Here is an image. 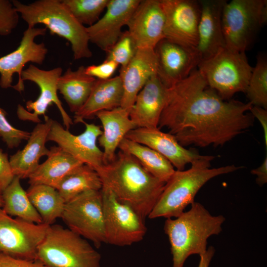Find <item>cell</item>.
I'll use <instances>...</instances> for the list:
<instances>
[{
	"label": "cell",
	"mask_w": 267,
	"mask_h": 267,
	"mask_svg": "<svg viewBox=\"0 0 267 267\" xmlns=\"http://www.w3.org/2000/svg\"><path fill=\"white\" fill-rule=\"evenodd\" d=\"M138 46L128 30L123 32L121 36L107 52L105 59L112 60L121 67H125L136 54Z\"/></svg>",
	"instance_id": "836d02e7"
},
{
	"label": "cell",
	"mask_w": 267,
	"mask_h": 267,
	"mask_svg": "<svg viewBox=\"0 0 267 267\" xmlns=\"http://www.w3.org/2000/svg\"><path fill=\"white\" fill-rule=\"evenodd\" d=\"M102 187L143 219L148 217L165 182L147 172L132 155L119 150L114 160L96 171Z\"/></svg>",
	"instance_id": "7a4b0ae2"
},
{
	"label": "cell",
	"mask_w": 267,
	"mask_h": 267,
	"mask_svg": "<svg viewBox=\"0 0 267 267\" xmlns=\"http://www.w3.org/2000/svg\"><path fill=\"white\" fill-rule=\"evenodd\" d=\"M102 183L97 172L83 164L66 176L56 189L65 203L89 190H100Z\"/></svg>",
	"instance_id": "4dcf8cb0"
},
{
	"label": "cell",
	"mask_w": 267,
	"mask_h": 267,
	"mask_svg": "<svg viewBox=\"0 0 267 267\" xmlns=\"http://www.w3.org/2000/svg\"><path fill=\"white\" fill-rule=\"evenodd\" d=\"M62 73L61 67L44 70L33 64L23 70L21 73L22 80L35 83L39 87L40 93L36 100L26 102V109L18 105L16 113L20 120L40 123L39 117L43 115L44 118L46 117L47 107L54 103L60 113L65 129L69 130L73 122L64 110L57 95V81Z\"/></svg>",
	"instance_id": "8fae6325"
},
{
	"label": "cell",
	"mask_w": 267,
	"mask_h": 267,
	"mask_svg": "<svg viewBox=\"0 0 267 267\" xmlns=\"http://www.w3.org/2000/svg\"><path fill=\"white\" fill-rule=\"evenodd\" d=\"M165 16L164 38L195 50L201 8L199 0H160Z\"/></svg>",
	"instance_id": "5bb4252c"
},
{
	"label": "cell",
	"mask_w": 267,
	"mask_h": 267,
	"mask_svg": "<svg viewBox=\"0 0 267 267\" xmlns=\"http://www.w3.org/2000/svg\"><path fill=\"white\" fill-rule=\"evenodd\" d=\"M125 137L156 151L178 171L184 170L186 165L204 156L194 149H186L174 135L158 128H136L130 131Z\"/></svg>",
	"instance_id": "d6986e66"
},
{
	"label": "cell",
	"mask_w": 267,
	"mask_h": 267,
	"mask_svg": "<svg viewBox=\"0 0 267 267\" xmlns=\"http://www.w3.org/2000/svg\"><path fill=\"white\" fill-rule=\"evenodd\" d=\"M47 157L29 177L30 185L44 184L56 189L66 176L84 164L59 146L51 147Z\"/></svg>",
	"instance_id": "484cf974"
},
{
	"label": "cell",
	"mask_w": 267,
	"mask_h": 267,
	"mask_svg": "<svg viewBox=\"0 0 267 267\" xmlns=\"http://www.w3.org/2000/svg\"><path fill=\"white\" fill-rule=\"evenodd\" d=\"M141 0H109L103 16L87 27L89 42L106 53L117 42Z\"/></svg>",
	"instance_id": "e0dca14e"
},
{
	"label": "cell",
	"mask_w": 267,
	"mask_h": 267,
	"mask_svg": "<svg viewBox=\"0 0 267 267\" xmlns=\"http://www.w3.org/2000/svg\"><path fill=\"white\" fill-rule=\"evenodd\" d=\"M123 95V85L119 75L105 80L96 79L88 99L75 113L74 122L82 123L93 118L100 111L121 107Z\"/></svg>",
	"instance_id": "d4e9b609"
},
{
	"label": "cell",
	"mask_w": 267,
	"mask_h": 267,
	"mask_svg": "<svg viewBox=\"0 0 267 267\" xmlns=\"http://www.w3.org/2000/svg\"><path fill=\"white\" fill-rule=\"evenodd\" d=\"M26 192L43 223L51 225L61 218L65 202L56 189L44 184L30 185Z\"/></svg>",
	"instance_id": "f1b7e54d"
},
{
	"label": "cell",
	"mask_w": 267,
	"mask_h": 267,
	"mask_svg": "<svg viewBox=\"0 0 267 267\" xmlns=\"http://www.w3.org/2000/svg\"><path fill=\"white\" fill-rule=\"evenodd\" d=\"M20 179L15 176L1 193V209L11 217L35 223H43L41 216L30 201L26 191L21 186Z\"/></svg>",
	"instance_id": "f546056e"
},
{
	"label": "cell",
	"mask_w": 267,
	"mask_h": 267,
	"mask_svg": "<svg viewBox=\"0 0 267 267\" xmlns=\"http://www.w3.org/2000/svg\"><path fill=\"white\" fill-rule=\"evenodd\" d=\"M82 65L75 71L69 68L57 81V90L74 114L85 104L89 96L96 79L88 75Z\"/></svg>",
	"instance_id": "4316f807"
},
{
	"label": "cell",
	"mask_w": 267,
	"mask_h": 267,
	"mask_svg": "<svg viewBox=\"0 0 267 267\" xmlns=\"http://www.w3.org/2000/svg\"><path fill=\"white\" fill-rule=\"evenodd\" d=\"M82 123L85 125L84 132L74 135L53 120L47 140L55 142L64 151L96 171L104 165L103 151L96 143L102 130L94 124Z\"/></svg>",
	"instance_id": "9a60e30c"
},
{
	"label": "cell",
	"mask_w": 267,
	"mask_h": 267,
	"mask_svg": "<svg viewBox=\"0 0 267 267\" xmlns=\"http://www.w3.org/2000/svg\"><path fill=\"white\" fill-rule=\"evenodd\" d=\"M118 66L113 61L105 59L101 64L86 67L85 72L96 79L105 80L112 77Z\"/></svg>",
	"instance_id": "d590c367"
},
{
	"label": "cell",
	"mask_w": 267,
	"mask_h": 267,
	"mask_svg": "<svg viewBox=\"0 0 267 267\" xmlns=\"http://www.w3.org/2000/svg\"><path fill=\"white\" fill-rule=\"evenodd\" d=\"M224 221L223 216L212 215L196 202L178 217L167 218L164 229L171 245L173 267H183L190 255L204 253L208 239L220 233Z\"/></svg>",
	"instance_id": "3957f363"
},
{
	"label": "cell",
	"mask_w": 267,
	"mask_h": 267,
	"mask_svg": "<svg viewBox=\"0 0 267 267\" xmlns=\"http://www.w3.org/2000/svg\"><path fill=\"white\" fill-rule=\"evenodd\" d=\"M49 225L13 218L0 209V253L12 257L37 260L39 246Z\"/></svg>",
	"instance_id": "7c38bea8"
},
{
	"label": "cell",
	"mask_w": 267,
	"mask_h": 267,
	"mask_svg": "<svg viewBox=\"0 0 267 267\" xmlns=\"http://www.w3.org/2000/svg\"><path fill=\"white\" fill-rule=\"evenodd\" d=\"M75 18L81 24L91 26L99 19L109 0H62Z\"/></svg>",
	"instance_id": "d6a6232c"
},
{
	"label": "cell",
	"mask_w": 267,
	"mask_h": 267,
	"mask_svg": "<svg viewBox=\"0 0 267 267\" xmlns=\"http://www.w3.org/2000/svg\"><path fill=\"white\" fill-rule=\"evenodd\" d=\"M213 156L204 155L193 161L186 170H175L165 183L155 206L148 216L153 219L160 217L177 218L194 201L201 188L209 180L218 176L230 173L244 167L230 165L210 168Z\"/></svg>",
	"instance_id": "277c9868"
},
{
	"label": "cell",
	"mask_w": 267,
	"mask_h": 267,
	"mask_svg": "<svg viewBox=\"0 0 267 267\" xmlns=\"http://www.w3.org/2000/svg\"><path fill=\"white\" fill-rule=\"evenodd\" d=\"M245 93L253 106L267 109V60L264 55L257 57Z\"/></svg>",
	"instance_id": "1f68e13d"
},
{
	"label": "cell",
	"mask_w": 267,
	"mask_h": 267,
	"mask_svg": "<svg viewBox=\"0 0 267 267\" xmlns=\"http://www.w3.org/2000/svg\"><path fill=\"white\" fill-rule=\"evenodd\" d=\"M129 111L119 107L98 112L95 116L100 120L103 131L98 138L103 148V163L112 162L122 140L131 130L136 128L130 118Z\"/></svg>",
	"instance_id": "cb8c5ba5"
},
{
	"label": "cell",
	"mask_w": 267,
	"mask_h": 267,
	"mask_svg": "<svg viewBox=\"0 0 267 267\" xmlns=\"http://www.w3.org/2000/svg\"><path fill=\"white\" fill-rule=\"evenodd\" d=\"M157 69L154 49L146 47L138 48L129 63L121 67L119 76L123 88L122 108L130 112L139 92L150 78L157 75Z\"/></svg>",
	"instance_id": "44dd1931"
},
{
	"label": "cell",
	"mask_w": 267,
	"mask_h": 267,
	"mask_svg": "<svg viewBox=\"0 0 267 267\" xmlns=\"http://www.w3.org/2000/svg\"><path fill=\"white\" fill-rule=\"evenodd\" d=\"M102 196L105 243L118 246L131 245L146 234L145 219L120 202L109 189L102 187Z\"/></svg>",
	"instance_id": "30bf717a"
},
{
	"label": "cell",
	"mask_w": 267,
	"mask_h": 267,
	"mask_svg": "<svg viewBox=\"0 0 267 267\" xmlns=\"http://www.w3.org/2000/svg\"><path fill=\"white\" fill-rule=\"evenodd\" d=\"M46 28H27L24 32L19 46L12 52L0 57V87H12L21 93L24 89L21 79L23 68L28 62L43 63L48 49L44 43L38 44L35 39L44 36Z\"/></svg>",
	"instance_id": "4fadbf2b"
},
{
	"label": "cell",
	"mask_w": 267,
	"mask_h": 267,
	"mask_svg": "<svg viewBox=\"0 0 267 267\" xmlns=\"http://www.w3.org/2000/svg\"><path fill=\"white\" fill-rule=\"evenodd\" d=\"M12 2L28 28L44 24L51 34L70 42L75 59L92 56L87 27L75 18L62 0H38L28 4L15 0Z\"/></svg>",
	"instance_id": "5b68a950"
},
{
	"label": "cell",
	"mask_w": 267,
	"mask_h": 267,
	"mask_svg": "<svg viewBox=\"0 0 267 267\" xmlns=\"http://www.w3.org/2000/svg\"><path fill=\"white\" fill-rule=\"evenodd\" d=\"M167 90L157 75L146 82L137 95L129 113L136 128H158Z\"/></svg>",
	"instance_id": "7402d4cb"
},
{
	"label": "cell",
	"mask_w": 267,
	"mask_h": 267,
	"mask_svg": "<svg viewBox=\"0 0 267 267\" xmlns=\"http://www.w3.org/2000/svg\"><path fill=\"white\" fill-rule=\"evenodd\" d=\"M44 120L43 123H38L30 133L25 147L9 159L14 176L20 179L28 178L39 165L40 158L49 153L45 143L53 120L47 116Z\"/></svg>",
	"instance_id": "603a6c76"
},
{
	"label": "cell",
	"mask_w": 267,
	"mask_h": 267,
	"mask_svg": "<svg viewBox=\"0 0 267 267\" xmlns=\"http://www.w3.org/2000/svg\"><path fill=\"white\" fill-rule=\"evenodd\" d=\"M197 67L208 86L226 100L237 92L245 93L253 68L245 52L226 47L200 62Z\"/></svg>",
	"instance_id": "ba28073f"
},
{
	"label": "cell",
	"mask_w": 267,
	"mask_h": 267,
	"mask_svg": "<svg viewBox=\"0 0 267 267\" xmlns=\"http://www.w3.org/2000/svg\"><path fill=\"white\" fill-rule=\"evenodd\" d=\"M215 253V248L210 246L204 253L199 255L200 261L198 267H209Z\"/></svg>",
	"instance_id": "60d3db41"
},
{
	"label": "cell",
	"mask_w": 267,
	"mask_h": 267,
	"mask_svg": "<svg viewBox=\"0 0 267 267\" xmlns=\"http://www.w3.org/2000/svg\"><path fill=\"white\" fill-rule=\"evenodd\" d=\"M252 106L223 99L194 70L168 89L158 128H167L183 147L222 146L253 126Z\"/></svg>",
	"instance_id": "6da1fadb"
},
{
	"label": "cell",
	"mask_w": 267,
	"mask_h": 267,
	"mask_svg": "<svg viewBox=\"0 0 267 267\" xmlns=\"http://www.w3.org/2000/svg\"><path fill=\"white\" fill-rule=\"evenodd\" d=\"M251 173L257 176L256 182L260 186H263L267 182V156L261 164L257 168L253 169Z\"/></svg>",
	"instance_id": "ab89813d"
},
{
	"label": "cell",
	"mask_w": 267,
	"mask_h": 267,
	"mask_svg": "<svg viewBox=\"0 0 267 267\" xmlns=\"http://www.w3.org/2000/svg\"><path fill=\"white\" fill-rule=\"evenodd\" d=\"M118 148L134 157L147 172L163 182L166 183L175 171L166 158L148 146L125 137Z\"/></svg>",
	"instance_id": "83f0119b"
},
{
	"label": "cell",
	"mask_w": 267,
	"mask_h": 267,
	"mask_svg": "<svg viewBox=\"0 0 267 267\" xmlns=\"http://www.w3.org/2000/svg\"><path fill=\"white\" fill-rule=\"evenodd\" d=\"M225 0H199L201 14L198 28V41L195 49L199 63L225 47L222 14Z\"/></svg>",
	"instance_id": "ffe728a7"
},
{
	"label": "cell",
	"mask_w": 267,
	"mask_h": 267,
	"mask_svg": "<svg viewBox=\"0 0 267 267\" xmlns=\"http://www.w3.org/2000/svg\"><path fill=\"white\" fill-rule=\"evenodd\" d=\"M8 155L0 148V194L10 183L14 178Z\"/></svg>",
	"instance_id": "8d00e7d4"
},
{
	"label": "cell",
	"mask_w": 267,
	"mask_h": 267,
	"mask_svg": "<svg viewBox=\"0 0 267 267\" xmlns=\"http://www.w3.org/2000/svg\"><path fill=\"white\" fill-rule=\"evenodd\" d=\"M267 21V0L226 1L222 14L225 47L245 52Z\"/></svg>",
	"instance_id": "52a82bcc"
},
{
	"label": "cell",
	"mask_w": 267,
	"mask_h": 267,
	"mask_svg": "<svg viewBox=\"0 0 267 267\" xmlns=\"http://www.w3.org/2000/svg\"><path fill=\"white\" fill-rule=\"evenodd\" d=\"M254 118H256L261 125L264 131V141L266 149H267V110L259 106H252L250 110Z\"/></svg>",
	"instance_id": "f35d334b"
},
{
	"label": "cell",
	"mask_w": 267,
	"mask_h": 267,
	"mask_svg": "<svg viewBox=\"0 0 267 267\" xmlns=\"http://www.w3.org/2000/svg\"><path fill=\"white\" fill-rule=\"evenodd\" d=\"M165 16L160 0H141L127 26L138 48L154 49L164 39Z\"/></svg>",
	"instance_id": "ac0fdd59"
},
{
	"label": "cell",
	"mask_w": 267,
	"mask_h": 267,
	"mask_svg": "<svg viewBox=\"0 0 267 267\" xmlns=\"http://www.w3.org/2000/svg\"><path fill=\"white\" fill-rule=\"evenodd\" d=\"M154 49L157 75L168 89L186 78L199 63L195 50L165 38Z\"/></svg>",
	"instance_id": "2e32d148"
},
{
	"label": "cell",
	"mask_w": 267,
	"mask_h": 267,
	"mask_svg": "<svg viewBox=\"0 0 267 267\" xmlns=\"http://www.w3.org/2000/svg\"><path fill=\"white\" fill-rule=\"evenodd\" d=\"M100 190H89L66 202L61 218L68 228L91 241L96 248L105 243Z\"/></svg>",
	"instance_id": "9c48e42d"
},
{
	"label": "cell",
	"mask_w": 267,
	"mask_h": 267,
	"mask_svg": "<svg viewBox=\"0 0 267 267\" xmlns=\"http://www.w3.org/2000/svg\"><path fill=\"white\" fill-rule=\"evenodd\" d=\"M6 112L0 107V137L9 149L18 147L23 140H27L30 133L12 126L6 119Z\"/></svg>",
	"instance_id": "e575fe53"
},
{
	"label": "cell",
	"mask_w": 267,
	"mask_h": 267,
	"mask_svg": "<svg viewBox=\"0 0 267 267\" xmlns=\"http://www.w3.org/2000/svg\"><path fill=\"white\" fill-rule=\"evenodd\" d=\"M0 267H47L38 260L19 259L0 253Z\"/></svg>",
	"instance_id": "74e56055"
},
{
	"label": "cell",
	"mask_w": 267,
	"mask_h": 267,
	"mask_svg": "<svg viewBox=\"0 0 267 267\" xmlns=\"http://www.w3.org/2000/svg\"><path fill=\"white\" fill-rule=\"evenodd\" d=\"M2 204H3L2 198L1 194H0V209L2 208Z\"/></svg>",
	"instance_id": "b9f144b4"
},
{
	"label": "cell",
	"mask_w": 267,
	"mask_h": 267,
	"mask_svg": "<svg viewBox=\"0 0 267 267\" xmlns=\"http://www.w3.org/2000/svg\"><path fill=\"white\" fill-rule=\"evenodd\" d=\"M37 260L47 267H100L101 255L87 239L52 224L39 246Z\"/></svg>",
	"instance_id": "8992f818"
}]
</instances>
